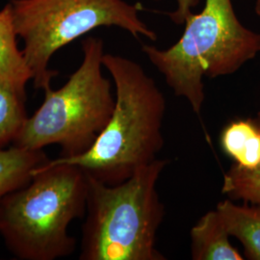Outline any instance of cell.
Here are the masks:
<instances>
[{"instance_id": "cell-14", "label": "cell", "mask_w": 260, "mask_h": 260, "mask_svg": "<svg viewBox=\"0 0 260 260\" xmlns=\"http://www.w3.org/2000/svg\"><path fill=\"white\" fill-rule=\"evenodd\" d=\"M153 1H164V0H153ZM176 8L169 13L171 20L177 25L184 24L186 19L193 13L192 10L200 4V0H175Z\"/></svg>"}, {"instance_id": "cell-11", "label": "cell", "mask_w": 260, "mask_h": 260, "mask_svg": "<svg viewBox=\"0 0 260 260\" xmlns=\"http://www.w3.org/2000/svg\"><path fill=\"white\" fill-rule=\"evenodd\" d=\"M48 160L43 149L32 150L16 146L0 149V203L11 193L28 184L33 172Z\"/></svg>"}, {"instance_id": "cell-13", "label": "cell", "mask_w": 260, "mask_h": 260, "mask_svg": "<svg viewBox=\"0 0 260 260\" xmlns=\"http://www.w3.org/2000/svg\"><path fill=\"white\" fill-rule=\"evenodd\" d=\"M255 120L260 125V112ZM222 193L233 201L260 205V165L249 171L233 164L223 176Z\"/></svg>"}, {"instance_id": "cell-8", "label": "cell", "mask_w": 260, "mask_h": 260, "mask_svg": "<svg viewBox=\"0 0 260 260\" xmlns=\"http://www.w3.org/2000/svg\"><path fill=\"white\" fill-rule=\"evenodd\" d=\"M191 256L194 260H242L230 241L218 212L208 211L191 229Z\"/></svg>"}, {"instance_id": "cell-4", "label": "cell", "mask_w": 260, "mask_h": 260, "mask_svg": "<svg viewBox=\"0 0 260 260\" xmlns=\"http://www.w3.org/2000/svg\"><path fill=\"white\" fill-rule=\"evenodd\" d=\"M168 161L156 159L108 185L87 175L80 260H165L156 248L165 206L157 183Z\"/></svg>"}, {"instance_id": "cell-7", "label": "cell", "mask_w": 260, "mask_h": 260, "mask_svg": "<svg viewBox=\"0 0 260 260\" xmlns=\"http://www.w3.org/2000/svg\"><path fill=\"white\" fill-rule=\"evenodd\" d=\"M11 4L0 10V81L26 100V85L32 74L18 45Z\"/></svg>"}, {"instance_id": "cell-9", "label": "cell", "mask_w": 260, "mask_h": 260, "mask_svg": "<svg viewBox=\"0 0 260 260\" xmlns=\"http://www.w3.org/2000/svg\"><path fill=\"white\" fill-rule=\"evenodd\" d=\"M230 236L241 242L248 259L260 260V205H239L224 200L216 206Z\"/></svg>"}, {"instance_id": "cell-1", "label": "cell", "mask_w": 260, "mask_h": 260, "mask_svg": "<svg viewBox=\"0 0 260 260\" xmlns=\"http://www.w3.org/2000/svg\"><path fill=\"white\" fill-rule=\"evenodd\" d=\"M103 67L115 85V106L106 126L86 152L49 161L75 165L116 185L157 159L164 147L167 103L154 79L136 61L104 53Z\"/></svg>"}, {"instance_id": "cell-15", "label": "cell", "mask_w": 260, "mask_h": 260, "mask_svg": "<svg viewBox=\"0 0 260 260\" xmlns=\"http://www.w3.org/2000/svg\"><path fill=\"white\" fill-rule=\"evenodd\" d=\"M254 11H255V14L260 18V0H256V1H255Z\"/></svg>"}, {"instance_id": "cell-12", "label": "cell", "mask_w": 260, "mask_h": 260, "mask_svg": "<svg viewBox=\"0 0 260 260\" xmlns=\"http://www.w3.org/2000/svg\"><path fill=\"white\" fill-rule=\"evenodd\" d=\"M25 101L0 81V149L12 146L27 120Z\"/></svg>"}, {"instance_id": "cell-6", "label": "cell", "mask_w": 260, "mask_h": 260, "mask_svg": "<svg viewBox=\"0 0 260 260\" xmlns=\"http://www.w3.org/2000/svg\"><path fill=\"white\" fill-rule=\"evenodd\" d=\"M15 27L34 88L46 91L58 72L49 69L58 50L103 26H115L133 37L157 40L141 19L139 4L124 0H11Z\"/></svg>"}, {"instance_id": "cell-5", "label": "cell", "mask_w": 260, "mask_h": 260, "mask_svg": "<svg viewBox=\"0 0 260 260\" xmlns=\"http://www.w3.org/2000/svg\"><path fill=\"white\" fill-rule=\"evenodd\" d=\"M81 46L80 66L60 89L44 91V102L12 146L41 150L57 145L63 157L82 154L93 146L111 117L115 95L103 75V40L86 38Z\"/></svg>"}, {"instance_id": "cell-3", "label": "cell", "mask_w": 260, "mask_h": 260, "mask_svg": "<svg viewBox=\"0 0 260 260\" xmlns=\"http://www.w3.org/2000/svg\"><path fill=\"white\" fill-rule=\"evenodd\" d=\"M184 31L168 48L144 45L142 51L174 93L196 115L205 103L204 78L236 73L260 52V33L238 19L233 0H205L203 10L186 19Z\"/></svg>"}, {"instance_id": "cell-2", "label": "cell", "mask_w": 260, "mask_h": 260, "mask_svg": "<svg viewBox=\"0 0 260 260\" xmlns=\"http://www.w3.org/2000/svg\"><path fill=\"white\" fill-rule=\"evenodd\" d=\"M88 179L82 169L49 160L33 172L30 182L0 203V236L20 260L70 256L76 240L69 233L87 207Z\"/></svg>"}, {"instance_id": "cell-10", "label": "cell", "mask_w": 260, "mask_h": 260, "mask_svg": "<svg viewBox=\"0 0 260 260\" xmlns=\"http://www.w3.org/2000/svg\"><path fill=\"white\" fill-rule=\"evenodd\" d=\"M220 145L234 164L244 170L260 165V125L255 119L231 121L222 130Z\"/></svg>"}]
</instances>
